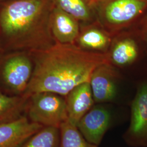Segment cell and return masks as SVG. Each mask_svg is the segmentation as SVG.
<instances>
[{"label":"cell","instance_id":"6da1fadb","mask_svg":"<svg viewBox=\"0 0 147 147\" xmlns=\"http://www.w3.org/2000/svg\"><path fill=\"white\" fill-rule=\"evenodd\" d=\"M34 68L24 93L50 92L65 96L79 84L89 82L95 69L111 63L109 53L84 50L76 44L56 42L51 47L32 53Z\"/></svg>","mask_w":147,"mask_h":147},{"label":"cell","instance_id":"7a4b0ae2","mask_svg":"<svg viewBox=\"0 0 147 147\" xmlns=\"http://www.w3.org/2000/svg\"><path fill=\"white\" fill-rule=\"evenodd\" d=\"M55 0H9L0 9V35L6 47L34 53L56 42L51 29Z\"/></svg>","mask_w":147,"mask_h":147},{"label":"cell","instance_id":"3957f363","mask_svg":"<svg viewBox=\"0 0 147 147\" xmlns=\"http://www.w3.org/2000/svg\"><path fill=\"white\" fill-rule=\"evenodd\" d=\"M96 21L111 35L130 26L147 11V0H101L94 7Z\"/></svg>","mask_w":147,"mask_h":147},{"label":"cell","instance_id":"277c9868","mask_svg":"<svg viewBox=\"0 0 147 147\" xmlns=\"http://www.w3.org/2000/svg\"><path fill=\"white\" fill-rule=\"evenodd\" d=\"M26 111L30 121L43 126L59 128L68 119L65 97L50 92L30 96Z\"/></svg>","mask_w":147,"mask_h":147},{"label":"cell","instance_id":"5b68a950","mask_svg":"<svg viewBox=\"0 0 147 147\" xmlns=\"http://www.w3.org/2000/svg\"><path fill=\"white\" fill-rule=\"evenodd\" d=\"M34 63L27 52L16 51L6 56L1 66L3 84L17 95H22L31 80Z\"/></svg>","mask_w":147,"mask_h":147},{"label":"cell","instance_id":"8992f818","mask_svg":"<svg viewBox=\"0 0 147 147\" xmlns=\"http://www.w3.org/2000/svg\"><path fill=\"white\" fill-rule=\"evenodd\" d=\"M132 147H147V80L140 82L130 106V121L123 135Z\"/></svg>","mask_w":147,"mask_h":147},{"label":"cell","instance_id":"52a82bcc","mask_svg":"<svg viewBox=\"0 0 147 147\" xmlns=\"http://www.w3.org/2000/svg\"><path fill=\"white\" fill-rule=\"evenodd\" d=\"M102 104L94 105L76 125L85 139L98 146L113 121L112 111Z\"/></svg>","mask_w":147,"mask_h":147},{"label":"cell","instance_id":"ba28073f","mask_svg":"<svg viewBox=\"0 0 147 147\" xmlns=\"http://www.w3.org/2000/svg\"><path fill=\"white\" fill-rule=\"evenodd\" d=\"M119 75L111 63H105L95 69L89 80L95 103L114 101L118 92Z\"/></svg>","mask_w":147,"mask_h":147},{"label":"cell","instance_id":"9c48e42d","mask_svg":"<svg viewBox=\"0 0 147 147\" xmlns=\"http://www.w3.org/2000/svg\"><path fill=\"white\" fill-rule=\"evenodd\" d=\"M44 126L22 116L16 121L0 124V147H20Z\"/></svg>","mask_w":147,"mask_h":147},{"label":"cell","instance_id":"30bf717a","mask_svg":"<svg viewBox=\"0 0 147 147\" xmlns=\"http://www.w3.org/2000/svg\"><path fill=\"white\" fill-rule=\"evenodd\" d=\"M79 21L55 5L51 16V29L56 42L75 44L80 32Z\"/></svg>","mask_w":147,"mask_h":147},{"label":"cell","instance_id":"8fae6325","mask_svg":"<svg viewBox=\"0 0 147 147\" xmlns=\"http://www.w3.org/2000/svg\"><path fill=\"white\" fill-rule=\"evenodd\" d=\"M65 98L68 120L76 125L81 118L95 105L89 82L75 87Z\"/></svg>","mask_w":147,"mask_h":147},{"label":"cell","instance_id":"7c38bea8","mask_svg":"<svg viewBox=\"0 0 147 147\" xmlns=\"http://www.w3.org/2000/svg\"><path fill=\"white\" fill-rule=\"evenodd\" d=\"M86 26L80 30L79 37L75 44L88 51L107 53L112 44L110 34L99 25Z\"/></svg>","mask_w":147,"mask_h":147},{"label":"cell","instance_id":"4fadbf2b","mask_svg":"<svg viewBox=\"0 0 147 147\" xmlns=\"http://www.w3.org/2000/svg\"><path fill=\"white\" fill-rule=\"evenodd\" d=\"M109 55L111 63L117 66H126L134 63L138 58V45L132 37H121L112 44Z\"/></svg>","mask_w":147,"mask_h":147},{"label":"cell","instance_id":"5bb4252c","mask_svg":"<svg viewBox=\"0 0 147 147\" xmlns=\"http://www.w3.org/2000/svg\"><path fill=\"white\" fill-rule=\"evenodd\" d=\"M28 99L22 95L9 96L0 92V124L16 121L23 116Z\"/></svg>","mask_w":147,"mask_h":147},{"label":"cell","instance_id":"9a60e30c","mask_svg":"<svg viewBox=\"0 0 147 147\" xmlns=\"http://www.w3.org/2000/svg\"><path fill=\"white\" fill-rule=\"evenodd\" d=\"M56 5L78 21L93 22L96 16L94 9L88 0H55Z\"/></svg>","mask_w":147,"mask_h":147},{"label":"cell","instance_id":"2e32d148","mask_svg":"<svg viewBox=\"0 0 147 147\" xmlns=\"http://www.w3.org/2000/svg\"><path fill=\"white\" fill-rule=\"evenodd\" d=\"M59 128L44 126L30 137L20 147H59Z\"/></svg>","mask_w":147,"mask_h":147},{"label":"cell","instance_id":"e0dca14e","mask_svg":"<svg viewBox=\"0 0 147 147\" xmlns=\"http://www.w3.org/2000/svg\"><path fill=\"white\" fill-rule=\"evenodd\" d=\"M60 143L59 147H98L87 141L76 125L68 119L59 127Z\"/></svg>","mask_w":147,"mask_h":147},{"label":"cell","instance_id":"ac0fdd59","mask_svg":"<svg viewBox=\"0 0 147 147\" xmlns=\"http://www.w3.org/2000/svg\"><path fill=\"white\" fill-rule=\"evenodd\" d=\"M140 34L141 38L146 44L147 47V17L145 21L143 22V25L142 26Z\"/></svg>","mask_w":147,"mask_h":147},{"label":"cell","instance_id":"d6986e66","mask_svg":"<svg viewBox=\"0 0 147 147\" xmlns=\"http://www.w3.org/2000/svg\"><path fill=\"white\" fill-rule=\"evenodd\" d=\"M101 0H88L89 3L94 8L95 5H96Z\"/></svg>","mask_w":147,"mask_h":147},{"label":"cell","instance_id":"ffe728a7","mask_svg":"<svg viewBox=\"0 0 147 147\" xmlns=\"http://www.w3.org/2000/svg\"><path fill=\"white\" fill-rule=\"evenodd\" d=\"M3 1V0H0V1Z\"/></svg>","mask_w":147,"mask_h":147},{"label":"cell","instance_id":"44dd1931","mask_svg":"<svg viewBox=\"0 0 147 147\" xmlns=\"http://www.w3.org/2000/svg\"><path fill=\"white\" fill-rule=\"evenodd\" d=\"M0 48H1V45H0Z\"/></svg>","mask_w":147,"mask_h":147}]
</instances>
